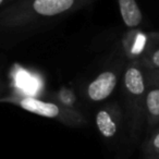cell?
Wrapping results in <instances>:
<instances>
[{"label":"cell","instance_id":"obj_1","mask_svg":"<svg viewBox=\"0 0 159 159\" xmlns=\"http://www.w3.org/2000/svg\"><path fill=\"white\" fill-rule=\"evenodd\" d=\"M96 0H16L0 11V29L21 30L45 20L63 16Z\"/></svg>","mask_w":159,"mask_h":159},{"label":"cell","instance_id":"obj_2","mask_svg":"<svg viewBox=\"0 0 159 159\" xmlns=\"http://www.w3.org/2000/svg\"><path fill=\"white\" fill-rule=\"evenodd\" d=\"M148 70L141 62H126L120 82L129 143L136 146L146 129L145 98Z\"/></svg>","mask_w":159,"mask_h":159},{"label":"cell","instance_id":"obj_3","mask_svg":"<svg viewBox=\"0 0 159 159\" xmlns=\"http://www.w3.org/2000/svg\"><path fill=\"white\" fill-rule=\"evenodd\" d=\"M0 104H9L33 115L51 119L69 128L81 129L89 124L86 113L71 110L51 99H42L32 95L9 92L0 98Z\"/></svg>","mask_w":159,"mask_h":159},{"label":"cell","instance_id":"obj_4","mask_svg":"<svg viewBox=\"0 0 159 159\" xmlns=\"http://www.w3.org/2000/svg\"><path fill=\"white\" fill-rule=\"evenodd\" d=\"M126 59L121 51L105 68L96 73L81 86L80 97L85 106H95L108 102L118 86L126 66Z\"/></svg>","mask_w":159,"mask_h":159},{"label":"cell","instance_id":"obj_5","mask_svg":"<svg viewBox=\"0 0 159 159\" xmlns=\"http://www.w3.org/2000/svg\"><path fill=\"white\" fill-rule=\"evenodd\" d=\"M93 122L102 143L110 149H119L125 139L129 143L125 115L121 102L108 100L98 105L94 110Z\"/></svg>","mask_w":159,"mask_h":159},{"label":"cell","instance_id":"obj_6","mask_svg":"<svg viewBox=\"0 0 159 159\" xmlns=\"http://www.w3.org/2000/svg\"><path fill=\"white\" fill-rule=\"evenodd\" d=\"M152 40V32L142 29L128 30L120 43V51L128 62H141L146 56Z\"/></svg>","mask_w":159,"mask_h":159},{"label":"cell","instance_id":"obj_7","mask_svg":"<svg viewBox=\"0 0 159 159\" xmlns=\"http://www.w3.org/2000/svg\"><path fill=\"white\" fill-rule=\"evenodd\" d=\"M146 133L159 126V72L148 70L145 98Z\"/></svg>","mask_w":159,"mask_h":159},{"label":"cell","instance_id":"obj_8","mask_svg":"<svg viewBox=\"0 0 159 159\" xmlns=\"http://www.w3.org/2000/svg\"><path fill=\"white\" fill-rule=\"evenodd\" d=\"M122 22L128 30L141 29L144 16L136 0H117Z\"/></svg>","mask_w":159,"mask_h":159},{"label":"cell","instance_id":"obj_9","mask_svg":"<svg viewBox=\"0 0 159 159\" xmlns=\"http://www.w3.org/2000/svg\"><path fill=\"white\" fill-rule=\"evenodd\" d=\"M49 99L58 102V104L66 107V108L71 109V110L80 111V112L85 113V105L83 104L80 95H77L71 87L61 86L60 89L52 92L49 95Z\"/></svg>","mask_w":159,"mask_h":159},{"label":"cell","instance_id":"obj_10","mask_svg":"<svg viewBox=\"0 0 159 159\" xmlns=\"http://www.w3.org/2000/svg\"><path fill=\"white\" fill-rule=\"evenodd\" d=\"M141 63L147 70L159 72V32H152L149 48Z\"/></svg>","mask_w":159,"mask_h":159},{"label":"cell","instance_id":"obj_11","mask_svg":"<svg viewBox=\"0 0 159 159\" xmlns=\"http://www.w3.org/2000/svg\"><path fill=\"white\" fill-rule=\"evenodd\" d=\"M143 156L152 159H159V126L146 133L145 139L142 142Z\"/></svg>","mask_w":159,"mask_h":159},{"label":"cell","instance_id":"obj_12","mask_svg":"<svg viewBox=\"0 0 159 159\" xmlns=\"http://www.w3.org/2000/svg\"><path fill=\"white\" fill-rule=\"evenodd\" d=\"M9 93V85L2 77H0V98Z\"/></svg>","mask_w":159,"mask_h":159},{"label":"cell","instance_id":"obj_13","mask_svg":"<svg viewBox=\"0 0 159 159\" xmlns=\"http://www.w3.org/2000/svg\"><path fill=\"white\" fill-rule=\"evenodd\" d=\"M13 1H16V0H0V11L5 9L6 7H8L9 5H11Z\"/></svg>","mask_w":159,"mask_h":159},{"label":"cell","instance_id":"obj_14","mask_svg":"<svg viewBox=\"0 0 159 159\" xmlns=\"http://www.w3.org/2000/svg\"><path fill=\"white\" fill-rule=\"evenodd\" d=\"M142 159H152V158H149V157H146V156H143V157H142Z\"/></svg>","mask_w":159,"mask_h":159}]
</instances>
